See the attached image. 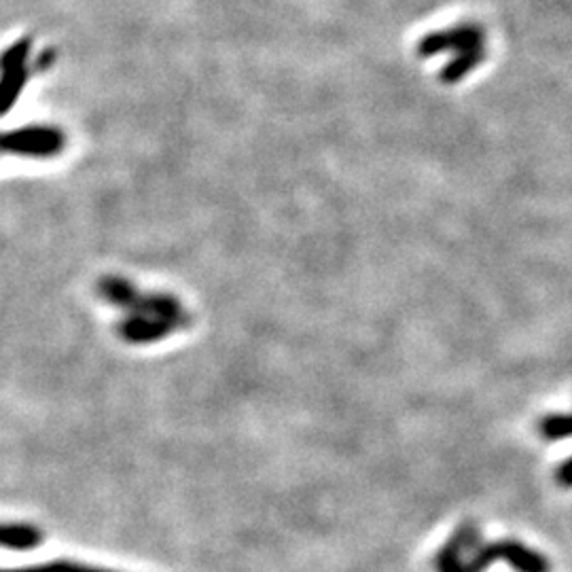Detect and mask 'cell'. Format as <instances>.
I'll use <instances>...</instances> for the list:
<instances>
[{
  "label": "cell",
  "mask_w": 572,
  "mask_h": 572,
  "mask_svg": "<svg viewBox=\"0 0 572 572\" xmlns=\"http://www.w3.org/2000/svg\"><path fill=\"white\" fill-rule=\"evenodd\" d=\"M486 58V47H475V49H467V51H460L458 56L445 66L441 73H439V81L454 85L458 81H462L467 77L471 70H475L481 62Z\"/></svg>",
  "instance_id": "5b68a950"
},
{
  "label": "cell",
  "mask_w": 572,
  "mask_h": 572,
  "mask_svg": "<svg viewBox=\"0 0 572 572\" xmlns=\"http://www.w3.org/2000/svg\"><path fill=\"white\" fill-rule=\"evenodd\" d=\"M556 479L562 488H572V458H568L564 464H560Z\"/></svg>",
  "instance_id": "4fadbf2b"
},
{
  "label": "cell",
  "mask_w": 572,
  "mask_h": 572,
  "mask_svg": "<svg viewBox=\"0 0 572 572\" xmlns=\"http://www.w3.org/2000/svg\"><path fill=\"white\" fill-rule=\"evenodd\" d=\"M5 572H115V570H106V568H96V566H87V564L58 560V562H47V564H39V566L9 568Z\"/></svg>",
  "instance_id": "8fae6325"
},
{
  "label": "cell",
  "mask_w": 572,
  "mask_h": 572,
  "mask_svg": "<svg viewBox=\"0 0 572 572\" xmlns=\"http://www.w3.org/2000/svg\"><path fill=\"white\" fill-rule=\"evenodd\" d=\"M28 51H30V39H20L17 43H13L3 56V73H11L15 68L26 66Z\"/></svg>",
  "instance_id": "7c38bea8"
},
{
  "label": "cell",
  "mask_w": 572,
  "mask_h": 572,
  "mask_svg": "<svg viewBox=\"0 0 572 572\" xmlns=\"http://www.w3.org/2000/svg\"><path fill=\"white\" fill-rule=\"evenodd\" d=\"M66 145H51V142H9L3 145L5 153H15L24 157H53L62 153Z\"/></svg>",
  "instance_id": "30bf717a"
},
{
  "label": "cell",
  "mask_w": 572,
  "mask_h": 572,
  "mask_svg": "<svg viewBox=\"0 0 572 572\" xmlns=\"http://www.w3.org/2000/svg\"><path fill=\"white\" fill-rule=\"evenodd\" d=\"M539 431L545 439L558 441L572 437V414H551L545 416L539 424Z\"/></svg>",
  "instance_id": "9c48e42d"
},
{
  "label": "cell",
  "mask_w": 572,
  "mask_h": 572,
  "mask_svg": "<svg viewBox=\"0 0 572 572\" xmlns=\"http://www.w3.org/2000/svg\"><path fill=\"white\" fill-rule=\"evenodd\" d=\"M176 329H185V325L166 318H125L119 333L128 344H151L159 342V339H164Z\"/></svg>",
  "instance_id": "3957f363"
},
{
  "label": "cell",
  "mask_w": 572,
  "mask_h": 572,
  "mask_svg": "<svg viewBox=\"0 0 572 572\" xmlns=\"http://www.w3.org/2000/svg\"><path fill=\"white\" fill-rule=\"evenodd\" d=\"M3 545L15 551H28L43 543V532L28 524H5L3 528Z\"/></svg>",
  "instance_id": "8992f818"
},
{
  "label": "cell",
  "mask_w": 572,
  "mask_h": 572,
  "mask_svg": "<svg viewBox=\"0 0 572 572\" xmlns=\"http://www.w3.org/2000/svg\"><path fill=\"white\" fill-rule=\"evenodd\" d=\"M477 539H479L477 526L471 524V522L462 524V526L452 534V539L439 549L437 558H435V568H437V572H458V568L462 566V562H460L462 551L467 549V547H471Z\"/></svg>",
  "instance_id": "277c9868"
},
{
  "label": "cell",
  "mask_w": 572,
  "mask_h": 572,
  "mask_svg": "<svg viewBox=\"0 0 572 572\" xmlns=\"http://www.w3.org/2000/svg\"><path fill=\"white\" fill-rule=\"evenodd\" d=\"M98 293L100 297H104L113 306L125 310L134 301V297L138 295V291L132 286L130 280L125 278H117V276H106L98 282Z\"/></svg>",
  "instance_id": "52a82bcc"
},
{
  "label": "cell",
  "mask_w": 572,
  "mask_h": 572,
  "mask_svg": "<svg viewBox=\"0 0 572 572\" xmlns=\"http://www.w3.org/2000/svg\"><path fill=\"white\" fill-rule=\"evenodd\" d=\"M505 560L517 572H551V564L539 551L517 541H498L475 549L473 558L464 562L458 572H484L490 564Z\"/></svg>",
  "instance_id": "6da1fadb"
},
{
  "label": "cell",
  "mask_w": 572,
  "mask_h": 572,
  "mask_svg": "<svg viewBox=\"0 0 572 572\" xmlns=\"http://www.w3.org/2000/svg\"><path fill=\"white\" fill-rule=\"evenodd\" d=\"M475 47H486V30L479 24H460L450 30H437L426 34L418 43V58L426 60L445 51H467Z\"/></svg>",
  "instance_id": "7a4b0ae2"
},
{
  "label": "cell",
  "mask_w": 572,
  "mask_h": 572,
  "mask_svg": "<svg viewBox=\"0 0 572 572\" xmlns=\"http://www.w3.org/2000/svg\"><path fill=\"white\" fill-rule=\"evenodd\" d=\"M9 142H51V145H66V136L58 128L28 125V128L7 132L3 136V145H9Z\"/></svg>",
  "instance_id": "ba28073f"
}]
</instances>
